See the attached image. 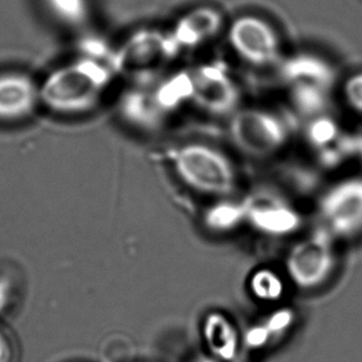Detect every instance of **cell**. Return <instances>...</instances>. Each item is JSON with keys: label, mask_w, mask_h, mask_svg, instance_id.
Segmentation results:
<instances>
[{"label": "cell", "mask_w": 362, "mask_h": 362, "mask_svg": "<svg viewBox=\"0 0 362 362\" xmlns=\"http://www.w3.org/2000/svg\"><path fill=\"white\" fill-rule=\"evenodd\" d=\"M341 97L350 112L362 117V72L351 74L344 81Z\"/></svg>", "instance_id": "18"}, {"label": "cell", "mask_w": 362, "mask_h": 362, "mask_svg": "<svg viewBox=\"0 0 362 362\" xmlns=\"http://www.w3.org/2000/svg\"><path fill=\"white\" fill-rule=\"evenodd\" d=\"M41 105L40 83L23 72L0 74V122H23Z\"/></svg>", "instance_id": "11"}, {"label": "cell", "mask_w": 362, "mask_h": 362, "mask_svg": "<svg viewBox=\"0 0 362 362\" xmlns=\"http://www.w3.org/2000/svg\"><path fill=\"white\" fill-rule=\"evenodd\" d=\"M246 223L244 202H234L229 198L216 199L204 213V224L214 233H230Z\"/></svg>", "instance_id": "15"}, {"label": "cell", "mask_w": 362, "mask_h": 362, "mask_svg": "<svg viewBox=\"0 0 362 362\" xmlns=\"http://www.w3.org/2000/svg\"><path fill=\"white\" fill-rule=\"evenodd\" d=\"M358 155H362V137L358 139Z\"/></svg>", "instance_id": "22"}, {"label": "cell", "mask_w": 362, "mask_h": 362, "mask_svg": "<svg viewBox=\"0 0 362 362\" xmlns=\"http://www.w3.org/2000/svg\"><path fill=\"white\" fill-rule=\"evenodd\" d=\"M231 47L246 64L267 67L276 64L281 54L279 35L264 20L243 18L230 30Z\"/></svg>", "instance_id": "10"}, {"label": "cell", "mask_w": 362, "mask_h": 362, "mask_svg": "<svg viewBox=\"0 0 362 362\" xmlns=\"http://www.w3.org/2000/svg\"><path fill=\"white\" fill-rule=\"evenodd\" d=\"M245 219L254 230L272 238L296 234L303 224L300 211L282 197L257 193L244 202Z\"/></svg>", "instance_id": "8"}, {"label": "cell", "mask_w": 362, "mask_h": 362, "mask_svg": "<svg viewBox=\"0 0 362 362\" xmlns=\"http://www.w3.org/2000/svg\"><path fill=\"white\" fill-rule=\"evenodd\" d=\"M192 103L216 117H231L240 109L241 90L229 72L204 66L192 72Z\"/></svg>", "instance_id": "7"}, {"label": "cell", "mask_w": 362, "mask_h": 362, "mask_svg": "<svg viewBox=\"0 0 362 362\" xmlns=\"http://www.w3.org/2000/svg\"><path fill=\"white\" fill-rule=\"evenodd\" d=\"M292 103L309 118L327 114L338 84V74L328 59L315 54H298L281 69Z\"/></svg>", "instance_id": "3"}, {"label": "cell", "mask_w": 362, "mask_h": 362, "mask_svg": "<svg viewBox=\"0 0 362 362\" xmlns=\"http://www.w3.org/2000/svg\"><path fill=\"white\" fill-rule=\"evenodd\" d=\"M318 216L319 226L338 243L361 236V175L344 177L332 183L319 198Z\"/></svg>", "instance_id": "6"}, {"label": "cell", "mask_w": 362, "mask_h": 362, "mask_svg": "<svg viewBox=\"0 0 362 362\" xmlns=\"http://www.w3.org/2000/svg\"><path fill=\"white\" fill-rule=\"evenodd\" d=\"M305 140L314 156L327 167L340 166L358 155V137H354L329 114L310 118Z\"/></svg>", "instance_id": "9"}, {"label": "cell", "mask_w": 362, "mask_h": 362, "mask_svg": "<svg viewBox=\"0 0 362 362\" xmlns=\"http://www.w3.org/2000/svg\"><path fill=\"white\" fill-rule=\"evenodd\" d=\"M249 288L255 298L262 302H276L284 292V282L274 269H259L251 274Z\"/></svg>", "instance_id": "16"}, {"label": "cell", "mask_w": 362, "mask_h": 362, "mask_svg": "<svg viewBox=\"0 0 362 362\" xmlns=\"http://www.w3.org/2000/svg\"><path fill=\"white\" fill-rule=\"evenodd\" d=\"M1 340H3V337L0 335V343H1ZM9 354V350H8V346H4V348H0V362H6L8 361V358H6V355Z\"/></svg>", "instance_id": "20"}, {"label": "cell", "mask_w": 362, "mask_h": 362, "mask_svg": "<svg viewBox=\"0 0 362 362\" xmlns=\"http://www.w3.org/2000/svg\"><path fill=\"white\" fill-rule=\"evenodd\" d=\"M120 113L127 122L145 132L161 127L167 118L155 100L151 88L130 89L122 98Z\"/></svg>", "instance_id": "13"}, {"label": "cell", "mask_w": 362, "mask_h": 362, "mask_svg": "<svg viewBox=\"0 0 362 362\" xmlns=\"http://www.w3.org/2000/svg\"><path fill=\"white\" fill-rule=\"evenodd\" d=\"M51 14L67 25H78L87 16L86 0H45Z\"/></svg>", "instance_id": "17"}, {"label": "cell", "mask_w": 362, "mask_h": 362, "mask_svg": "<svg viewBox=\"0 0 362 362\" xmlns=\"http://www.w3.org/2000/svg\"><path fill=\"white\" fill-rule=\"evenodd\" d=\"M338 261V241L319 226L292 245L284 259V269L297 287L313 289L333 276Z\"/></svg>", "instance_id": "5"}, {"label": "cell", "mask_w": 362, "mask_h": 362, "mask_svg": "<svg viewBox=\"0 0 362 362\" xmlns=\"http://www.w3.org/2000/svg\"><path fill=\"white\" fill-rule=\"evenodd\" d=\"M158 107L167 117L183 107L192 103L193 97V81L192 74H172L171 77L161 79L151 88Z\"/></svg>", "instance_id": "14"}, {"label": "cell", "mask_w": 362, "mask_h": 362, "mask_svg": "<svg viewBox=\"0 0 362 362\" xmlns=\"http://www.w3.org/2000/svg\"><path fill=\"white\" fill-rule=\"evenodd\" d=\"M202 334L213 358L233 362L239 353V334L226 314L211 312L203 320Z\"/></svg>", "instance_id": "12"}, {"label": "cell", "mask_w": 362, "mask_h": 362, "mask_svg": "<svg viewBox=\"0 0 362 362\" xmlns=\"http://www.w3.org/2000/svg\"><path fill=\"white\" fill-rule=\"evenodd\" d=\"M287 119L267 108H240L229 122V137L233 145L246 156L267 158L274 156L291 140Z\"/></svg>", "instance_id": "4"}, {"label": "cell", "mask_w": 362, "mask_h": 362, "mask_svg": "<svg viewBox=\"0 0 362 362\" xmlns=\"http://www.w3.org/2000/svg\"><path fill=\"white\" fill-rule=\"evenodd\" d=\"M269 340H271V335L267 332V329L264 328V324L255 325L245 334V343L251 349L264 348L266 344L269 343Z\"/></svg>", "instance_id": "19"}, {"label": "cell", "mask_w": 362, "mask_h": 362, "mask_svg": "<svg viewBox=\"0 0 362 362\" xmlns=\"http://www.w3.org/2000/svg\"><path fill=\"white\" fill-rule=\"evenodd\" d=\"M198 362H223L219 361V360H216V358H202V360H199Z\"/></svg>", "instance_id": "21"}, {"label": "cell", "mask_w": 362, "mask_h": 362, "mask_svg": "<svg viewBox=\"0 0 362 362\" xmlns=\"http://www.w3.org/2000/svg\"><path fill=\"white\" fill-rule=\"evenodd\" d=\"M172 167L182 185L216 199L230 197L239 181L230 157L204 142H188L178 147L172 157Z\"/></svg>", "instance_id": "2"}, {"label": "cell", "mask_w": 362, "mask_h": 362, "mask_svg": "<svg viewBox=\"0 0 362 362\" xmlns=\"http://www.w3.org/2000/svg\"><path fill=\"white\" fill-rule=\"evenodd\" d=\"M113 82L104 64L81 59L54 69L40 83L41 105L64 117L90 113L103 100Z\"/></svg>", "instance_id": "1"}]
</instances>
